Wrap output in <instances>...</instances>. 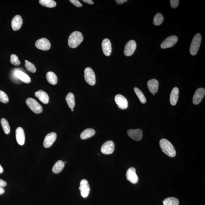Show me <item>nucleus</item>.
<instances>
[{"label": "nucleus", "instance_id": "1", "mask_svg": "<svg viewBox=\"0 0 205 205\" xmlns=\"http://www.w3.org/2000/svg\"><path fill=\"white\" fill-rule=\"evenodd\" d=\"M160 145L162 151L169 157H174L176 155L175 147L168 140L162 139L160 141Z\"/></svg>", "mask_w": 205, "mask_h": 205}, {"label": "nucleus", "instance_id": "2", "mask_svg": "<svg viewBox=\"0 0 205 205\" xmlns=\"http://www.w3.org/2000/svg\"><path fill=\"white\" fill-rule=\"evenodd\" d=\"M83 40L82 34L79 31L72 32L69 36L68 45L70 48H74L77 47Z\"/></svg>", "mask_w": 205, "mask_h": 205}, {"label": "nucleus", "instance_id": "3", "mask_svg": "<svg viewBox=\"0 0 205 205\" xmlns=\"http://www.w3.org/2000/svg\"><path fill=\"white\" fill-rule=\"evenodd\" d=\"M202 36L200 34H196L192 41L190 51L192 55H196L198 51L201 43Z\"/></svg>", "mask_w": 205, "mask_h": 205}, {"label": "nucleus", "instance_id": "4", "mask_svg": "<svg viewBox=\"0 0 205 205\" xmlns=\"http://www.w3.org/2000/svg\"><path fill=\"white\" fill-rule=\"evenodd\" d=\"M26 103L28 107L34 113L36 114H40L43 111L42 106L34 98H28L26 100Z\"/></svg>", "mask_w": 205, "mask_h": 205}, {"label": "nucleus", "instance_id": "5", "mask_svg": "<svg viewBox=\"0 0 205 205\" xmlns=\"http://www.w3.org/2000/svg\"><path fill=\"white\" fill-rule=\"evenodd\" d=\"M85 78L88 85H94L96 82V77L95 73L92 69L87 67L84 71Z\"/></svg>", "mask_w": 205, "mask_h": 205}, {"label": "nucleus", "instance_id": "6", "mask_svg": "<svg viewBox=\"0 0 205 205\" xmlns=\"http://www.w3.org/2000/svg\"><path fill=\"white\" fill-rule=\"evenodd\" d=\"M35 45L38 49L43 51H47L51 48V43L49 40L45 38H41L37 40Z\"/></svg>", "mask_w": 205, "mask_h": 205}, {"label": "nucleus", "instance_id": "7", "mask_svg": "<svg viewBox=\"0 0 205 205\" xmlns=\"http://www.w3.org/2000/svg\"><path fill=\"white\" fill-rule=\"evenodd\" d=\"M178 38L175 35L169 36L162 43L161 47L162 49H166L173 46L178 42Z\"/></svg>", "mask_w": 205, "mask_h": 205}, {"label": "nucleus", "instance_id": "8", "mask_svg": "<svg viewBox=\"0 0 205 205\" xmlns=\"http://www.w3.org/2000/svg\"><path fill=\"white\" fill-rule=\"evenodd\" d=\"M136 48V43L135 40H131L127 43L125 46L124 53L127 56L133 54Z\"/></svg>", "mask_w": 205, "mask_h": 205}, {"label": "nucleus", "instance_id": "9", "mask_svg": "<svg viewBox=\"0 0 205 205\" xmlns=\"http://www.w3.org/2000/svg\"><path fill=\"white\" fill-rule=\"evenodd\" d=\"M115 144L113 141H108L106 142L102 146L101 151L104 154L109 155L112 154L114 151Z\"/></svg>", "mask_w": 205, "mask_h": 205}, {"label": "nucleus", "instance_id": "10", "mask_svg": "<svg viewBox=\"0 0 205 205\" xmlns=\"http://www.w3.org/2000/svg\"><path fill=\"white\" fill-rule=\"evenodd\" d=\"M80 185L79 190H80L81 195L85 198L88 197L90 191V187L88 181L85 179L82 180L81 181Z\"/></svg>", "mask_w": 205, "mask_h": 205}, {"label": "nucleus", "instance_id": "11", "mask_svg": "<svg viewBox=\"0 0 205 205\" xmlns=\"http://www.w3.org/2000/svg\"><path fill=\"white\" fill-rule=\"evenodd\" d=\"M136 170L135 168H130L127 171L126 176L127 180L130 181L133 184H136L138 181V177L136 173Z\"/></svg>", "mask_w": 205, "mask_h": 205}, {"label": "nucleus", "instance_id": "12", "mask_svg": "<svg viewBox=\"0 0 205 205\" xmlns=\"http://www.w3.org/2000/svg\"><path fill=\"white\" fill-rule=\"evenodd\" d=\"M115 101L118 107L122 110H125L128 107V102L127 99L120 94H118L115 97Z\"/></svg>", "mask_w": 205, "mask_h": 205}, {"label": "nucleus", "instance_id": "13", "mask_svg": "<svg viewBox=\"0 0 205 205\" xmlns=\"http://www.w3.org/2000/svg\"><path fill=\"white\" fill-rule=\"evenodd\" d=\"M127 134L132 139L136 141H140L142 139L143 132L140 129H130L127 131Z\"/></svg>", "mask_w": 205, "mask_h": 205}, {"label": "nucleus", "instance_id": "14", "mask_svg": "<svg viewBox=\"0 0 205 205\" xmlns=\"http://www.w3.org/2000/svg\"><path fill=\"white\" fill-rule=\"evenodd\" d=\"M205 95V90L203 88H200L196 91L193 97V102L194 104L197 105L200 104L203 99Z\"/></svg>", "mask_w": 205, "mask_h": 205}, {"label": "nucleus", "instance_id": "15", "mask_svg": "<svg viewBox=\"0 0 205 205\" xmlns=\"http://www.w3.org/2000/svg\"><path fill=\"white\" fill-rule=\"evenodd\" d=\"M56 138L57 135L55 133L52 132L48 134L44 139V146L46 148H49L55 142Z\"/></svg>", "mask_w": 205, "mask_h": 205}, {"label": "nucleus", "instance_id": "16", "mask_svg": "<svg viewBox=\"0 0 205 205\" xmlns=\"http://www.w3.org/2000/svg\"><path fill=\"white\" fill-rule=\"evenodd\" d=\"M102 48L104 55L107 56L110 55L112 52L111 43L107 38H105L102 42Z\"/></svg>", "mask_w": 205, "mask_h": 205}, {"label": "nucleus", "instance_id": "17", "mask_svg": "<svg viewBox=\"0 0 205 205\" xmlns=\"http://www.w3.org/2000/svg\"><path fill=\"white\" fill-rule=\"evenodd\" d=\"M23 21L20 15H17L14 17L11 21V27L13 30L17 31L20 29L23 24Z\"/></svg>", "mask_w": 205, "mask_h": 205}, {"label": "nucleus", "instance_id": "18", "mask_svg": "<svg viewBox=\"0 0 205 205\" xmlns=\"http://www.w3.org/2000/svg\"><path fill=\"white\" fill-rule=\"evenodd\" d=\"M14 74L15 77L20 79L24 83H29L31 82V79L28 75L21 71L16 70L14 72Z\"/></svg>", "mask_w": 205, "mask_h": 205}, {"label": "nucleus", "instance_id": "19", "mask_svg": "<svg viewBox=\"0 0 205 205\" xmlns=\"http://www.w3.org/2000/svg\"><path fill=\"white\" fill-rule=\"evenodd\" d=\"M16 139L20 145H23L24 144L25 136L24 131L21 127H19L16 131Z\"/></svg>", "mask_w": 205, "mask_h": 205}, {"label": "nucleus", "instance_id": "20", "mask_svg": "<svg viewBox=\"0 0 205 205\" xmlns=\"http://www.w3.org/2000/svg\"><path fill=\"white\" fill-rule=\"evenodd\" d=\"M147 86L152 94H155L159 89V83L158 81L156 79H152L147 82Z\"/></svg>", "mask_w": 205, "mask_h": 205}, {"label": "nucleus", "instance_id": "21", "mask_svg": "<svg viewBox=\"0 0 205 205\" xmlns=\"http://www.w3.org/2000/svg\"><path fill=\"white\" fill-rule=\"evenodd\" d=\"M35 96L44 104H48L49 102V97L48 94L42 90H39L35 93Z\"/></svg>", "mask_w": 205, "mask_h": 205}, {"label": "nucleus", "instance_id": "22", "mask_svg": "<svg viewBox=\"0 0 205 205\" xmlns=\"http://www.w3.org/2000/svg\"><path fill=\"white\" fill-rule=\"evenodd\" d=\"M178 95L179 90L177 87H175L172 89L170 96V102L172 105L175 106L177 104Z\"/></svg>", "mask_w": 205, "mask_h": 205}, {"label": "nucleus", "instance_id": "23", "mask_svg": "<svg viewBox=\"0 0 205 205\" xmlns=\"http://www.w3.org/2000/svg\"><path fill=\"white\" fill-rule=\"evenodd\" d=\"M95 133V131L92 129L85 130L80 135V138L82 139H85L93 136Z\"/></svg>", "mask_w": 205, "mask_h": 205}, {"label": "nucleus", "instance_id": "24", "mask_svg": "<svg viewBox=\"0 0 205 205\" xmlns=\"http://www.w3.org/2000/svg\"><path fill=\"white\" fill-rule=\"evenodd\" d=\"M46 79L48 82L51 85H55L57 82V76L55 73L52 72H49L46 74Z\"/></svg>", "mask_w": 205, "mask_h": 205}, {"label": "nucleus", "instance_id": "25", "mask_svg": "<svg viewBox=\"0 0 205 205\" xmlns=\"http://www.w3.org/2000/svg\"><path fill=\"white\" fill-rule=\"evenodd\" d=\"M65 166V163L62 161L59 160L53 166V172L55 174L59 173L61 171Z\"/></svg>", "mask_w": 205, "mask_h": 205}, {"label": "nucleus", "instance_id": "26", "mask_svg": "<svg viewBox=\"0 0 205 205\" xmlns=\"http://www.w3.org/2000/svg\"><path fill=\"white\" fill-rule=\"evenodd\" d=\"M66 101L68 105L71 109H73L75 106V98L74 95L71 92L69 93L66 97Z\"/></svg>", "mask_w": 205, "mask_h": 205}, {"label": "nucleus", "instance_id": "27", "mask_svg": "<svg viewBox=\"0 0 205 205\" xmlns=\"http://www.w3.org/2000/svg\"><path fill=\"white\" fill-rule=\"evenodd\" d=\"M39 3L43 6L48 8H53L56 6V3L53 0H40Z\"/></svg>", "mask_w": 205, "mask_h": 205}, {"label": "nucleus", "instance_id": "28", "mask_svg": "<svg viewBox=\"0 0 205 205\" xmlns=\"http://www.w3.org/2000/svg\"><path fill=\"white\" fill-rule=\"evenodd\" d=\"M179 203V200L175 197H168L163 201L164 205H178Z\"/></svg>", "mask_w": 205, "mask_h": 205}, {"label": "nucleus", "instance_id": "29", "mask_svg": "<svg viewBox=\"0 0 205 205\" xmlns=\"http://www.w3.org/2000/svg\"><path fill=\"white\" fill-rule=\"evenodd\" d=\"M164 18L160 13H157L153 18V23L155 26H159L163 23Z\"/></svg>", "mask_w": 205, "mask_h": 205}, {"label": "nucleus", "instance_id": "30", "mask_svg": "<svg viewBox=\"0 0 205 205\" xmlns=\"http://www.w3.org/2000/svg\"><path fill=\"white\" fill-rule=\"evenodd\" d=\"M134 90L141 103L143 104H145L146 102V99L142 91L137 88H134Z\"/></svg>", "mask_w": 205, "mask_h": 205}, {"label": "nucleus", "instance_id": "31", "mask_svg": "<svg viewBox=\"0 0 205 205\" xmlns=\"http://www.w3.org/2000/svg\"><path fill=\"white\" fill-rule=\"evenodd\" d=\"M1 122L4 133L6 134L9 133L10 132V127L8 122L6 119L4 118L1 119Z\"/></svg>", "mask_w": 205, "mask_h": 205}, {"label": "nucleus", "instance_id": "32", "mask_svg": "<svg viewBox=\"0 0 205 205\" xmlns=\"http://www.w3.org/2000/svg\"><path fill=\"white\" fill-rule=\"evenodd\" d=\"M25 67H26L27 70L29 72H32V73H35L36 71V69L34 65L27 60H25Z\"/></svg>", "mask_w": 205, "mask_h": 205}, {"label": "nucleus", "instance_id": "33", "mask_svg": "<svg viewBox=\"0 0 205 205\" xmlns=\"http://www.w3.org/2000/svg\"><path fill=\"white\" fill-rule=\"evenodd\" d=\"M10 62L12 64L16 66L20 65L21 63L18 57L14 54H11L10 56Z\"/></svg>", "mask_w": 205, "mask_h": 205}, {"label": "nucleus", "instance_id": "34", "mask_svg": "<svg viewBox=\"0 0 205 205\" xmlns=\"http://www.w3.org/2000/svg\"><path fill=\"white\" fill-rule=\"evenodd\" d=\"M8 101V96L3 91H0V101L4 104H7Z\"/></svg>", "mask_w": 205, "mask_h": 205}, {"label": "nucleus", "instance_id": "35", "mask_svg": "<svg viewBox=\"0 0 205 205\" xmlns=\"http://www.w3.org/2000/svg\"><path fill=\"white\" fill-rule=\"evenodd\" d=\"M170 3L171 6L172 8H175L178 7L179 3V1H178V0H171Z\"/></svg>", "mask_w": 205, "mask_h": 205}, {"label": "nucleus", "instance_id": "36", "mask_svg": "<svg viewBox=\"0 0 205 205\" xmlns=\"http://www.w3.org/2000/svg\"><path fill=\"white\" fill-rule=\"evenodd\" d=\"M69 1L76 7H80L82 6V4L78 0H70Z\"/></svg>", "mask_w": 205, "mask_h": 205}, {"label": "nucleus", "instance_id": "37", "mask_svg": "<svg viewBox=\"0 0 205 205\" xmlns=\"http://www.w3.org/2000/svg\"><path fill=\"white\" fill-rule=\"evenodd\" d=\"M7 185V183L5 181L2 180L0 179V187H5Z\"/></svg>", "mask_w": 205, "mask_h": 205}, {"label": "nucleus", "instance_id": "38", "mask_svg": "<svg viewBox=\"0 0 205 205\" xmlns=\"http://www.w3.org/2000/svg\"><path fill=\"white\" fill-rule=\"evenodd\" d=\"M115 1L118 4H121L127 2V0H116Z\"/></svg>", "mask_w": 205, "mask_h": 205}, {"label": "nucleus", "instance_id": "39", "mask_svg": "<svg viewBox=\"0 0 205 205\" xmlns=\"http://www.w3.org/2000/svg\"><path fill=\"white\" fill-rule=\"evenodd\" d=\"M82 1L88 4H91V5H92L94 4L93 1L92 0H82Z\"/></svg>", "mask_w": 205, "mask_h": 205}, {"label": "nucleus", "instance_id": "40", "mask_svg": "<svg viewBox=\"0 0 205 205\" xmlns=\"http://www.w3.org/2000/svg\"><path fill=\"white\" fill-rule=\"evenodd\" d=\"M5 192V190H4L2 187H0V194H4Z\"/></svg>", "mask_w": 205, "mask_h": 205}, {"label": "nucleus", "instance_id": "41", "mask_svg": "<svg viewBox=\"0 0 205 205\" xmlns=\"http://www.w3.org/2000/svg\"><path fill=\"white\" fill-rule=\"evenodd\" d=\"M3 172V169L0 165V174L2 173Z\"/></svg>", "mask_w": 205, "mask_h": 205}, {"label": "nucleus", "instance_id": "42", "mask_svg": "<svg viewBox=\"0 0 205 205\" xmlns=\"http://www.w3.org/2000/svg\"><path fill=\"white\" fill-rule=\"evenodd\" d=\"M71 111H74V109H73H73H71Z\"/></svg>", "mask_w": 205, "mask_h": 205}, {"label": "nucleus", "instance_id": "43", "mask_svg": "<svg viewBox=\"0 0 205 205\" xmlns=\"http://www.w3.org/2000/svg\"><path fill=\"white\" fill-rule=\"evenodd\" d=\"M153 95H155V94H153Z\"/></svg>", "mask_w": 205, "mask_h": 205}]
</instances>
